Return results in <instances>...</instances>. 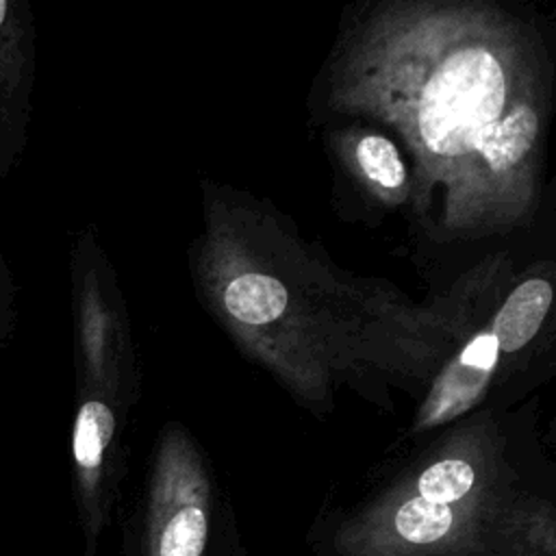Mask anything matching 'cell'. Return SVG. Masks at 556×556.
<instances>
[{
    "label": "cell",
    "mask_w": 556,
    "mask_h": 556,
    "mask_svg": "<svg viewBox=\"0 0 556 556\" xmlns=\"http://www.w3.org/2000/svg\"><path fill=\"white\" fill-rule=\"evenodd\" d=\"M504 100V70L486 48L450 54L419 100L417 126L426 148L439 156L476 152L486 128L500 119Z\"/></svg>",
    "instance_id": "cell-1"
},
{
    "label": "cell",
    "mask_w": 556,
    "mask_h": 556,
    "mask_svg": "<svg viewBox=\"0 0 556 556\" xmlns=\"http://www.w3.org/2000/svg\"><path fill=\"white\" fill-rule=\"evenodd\" d=\"M33 74V30L26 7L0 0V178L7 176L24 143Z\"/></svg>",
    "instance_id": "cell-2"
},
{
    "label": "cell",
    "mask_w": 556,
    "mask_h": 556,
    "mask_svg": "<svg viewBox=\"0 0 556 556\" xmlns=\"http://www.w3.org/2000/svg\"><path fill=\"white\" fill-rule=\"evenodd\" d=\"M208 536L204 500L191 482L169 484L154 502L150 519V556H202Z\"/></svg>",
    "instance_id": "cell-3"
},
{
    "label": "cell",
    "mask_w": 556,
    "mask_h": 556,
    "mask_svg": "<svg viewBox=\"0 0 556 556\" xmlns=\"http://www.w3.org/2000/svg\"><path fill=\"white\" fill-rule=\"evenodd\" d=\"M497 354L500 348L491 332L473 337L439 378V384L430 395L424 424H437L463 413L484 389L489 374L497 363Z\"/></svg>",
    "instance_id": "cell-4"
},
{
    "label": "cell",
    "mask_w": 556,
    "mask_h": 556,
    "mask_svg": "<svg viewBox=\"0 0 556 556\" xmlns=\"http://www.w3.org/2000/svg\"><path fill=\"white\" fill-rule=\"evenodd\" d=\"M458 523L456 504H439L415 495L395 508L391 517V539L384 541V547H437L452 541L450 536Z\"/></svg>",
    "instance_id": "cell-5"
},
{
    "label": "cell",
    "mask_w": 556,
    "mask_h": 556,
    "mask_svg": "<svg viewBox=\"0 0 556 556\" xmlns=\"http://www.w3.org/2000/svg\"><path fill=\"white\" fill-rule=\"evenodd\" d=\"M552 304V285L543 278H530L521 282L493 321V337L497 348L504 352H515L523 348L536 332Z\"/></svg>",
    "instance_id": "cell-6"
},
{
    "label": "cell",
    "mask_w": 556,
    "mask_h": 556,
    "mask_svg": "<svg viewBox=\"0 0 556 556\" xmlns=\"http://www.w3.org/2000/svg\"><path fill=\"white\" fill-rule=\"evenodd\" d=\"M115 417L102 400H85L76 413L72 454L80 473V486L89 500L96 491V476L102 467L104 452L113 439Z\"/></svg>",
    "instance_id": "cell-7"
},
{
    "label": "cell",
    "mask_w": 556,
    "mask_h": 556,
    "mask_svg": "<svg viewBox=\"0 0 556 556\" xmlns=\"http://www.w3.org/2000/svg\"><path fill=\"white\" fill-rule=\"evenodd\" d=\"M536 130L539 117L534 109L528 104H517L486 128L476 152L482 154L491 169L504 172L528 154L536 139Z\"/></svg>",
    "instance_id": "cell-8"
},
{
    "label": "cell",
    "mask_w": 556,
    "mask_h": 556,
    "mask_svg": "<svg viewBox=\"0 0 556 556\" xmlns=\"http://www.w3.org/2000/svg\"><path fill=\"white\" fill-rule=\"evenodd\" d=\"M224 304L235 319L261 326L278 319L285 313L287 289L271 276L243 274L226 287Z\"/></svg>",
    "instance_id": "cell-9"
},
{
    "label": "cell",
    "mask_w": 556,
    "mask_h": 556,
    "mask_svg": "<svg viewBox=\"0 0 556 556\" xmlns=\"http://www.w3.org/2000/svg\"><path fill=\"white\" fill-rule=\"evenodd\" d=\"M476 473L473 467L460 458H445L417 478V495L439 502V504H458L473 489Z\"/></svg>",
    "instance_id": "cell-10"
},
{
    "label": "cell",
    "mask_w": 556,
    "mask_h": 556,
    "mask_svg": "<svg viewBox=\"0 0 556 556\" xmlns=\"http://www.w3.org/2000/svg\"><path fill=\"white\" fill-rule=\"evenodd\" d=\"M356 156L367 178H371L380 187L397 189L404 182V163L389 139L378 135L361 139Z\"/></svg>",
    "instance_id": "cell-11"
}]
</instances>
